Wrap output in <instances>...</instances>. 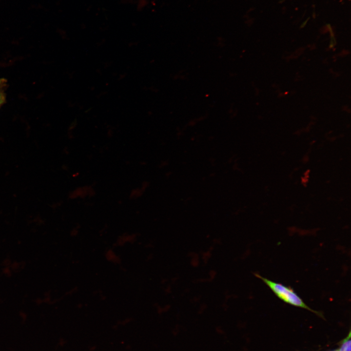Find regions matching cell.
Here are the masks:
<instances>
[{"mask_svg":"<svg viewBox=\"0 0 351 351\" xmlns=\"http://www.w3.org/2000/svg\"><path fill=\"white\" fill-rule=\"evenodd\" d=\"M351 332L348 336L343 339L339 344V351H351Z\"/></svg>","mask_w":351,"mask_h":351,"instance_id":"cell-3","label":"cell"},{"mask_svg":"<svg viewBox=\"0 0 351 351\" xmlns=\"http://www.w3.org/2000/svg\"><path fill=\"white\" fill-rule=\"evenodd\" d=\"M6 87L7 80L4 78H0V107L6 100L5 90Z\"/></svg>","mask_w":351,"mask_h":351,"instance_id":"cell-2","label":"cell"},{"mask_svg":"<svg viewBox=\"0 0 351 351\" xmlns=\"http://www.w3.org/2000/svg\"><path fill=\"white\" fill-rule=\"evenodd\" d=\"M255 275L261 279L273 292L284 302L295 307L309 310L324 318L323 315L321 312L312 310L309 307L292 289L263 277L259 274H255Z\"/></svg>","mask_w":351,"mask_h":351,"instance_id":"cell-1","label":"cell"},{"mask_svg":"<svg viewBox=\"0 0 351 351\" xmlns=\"http://www.w3.org/2000/svg\"><path fill=\"white\" fill-rule=\"evenodd\" d=\"M339 351V350L337 349V350H333V351Z\"/></svg>","mask_w":351,"mask_h":351,"instance_id":"cell-4","label":"cell"}]
</instances>
